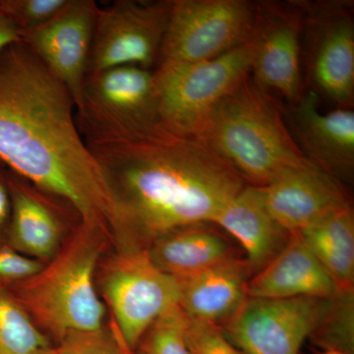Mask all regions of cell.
Instances as JSON below:
<instances>
[{
    "instance_id": "6da1fadb",
    "label": "cell",
    "mask_w": 354,
    "mask_h": 354,
    "mask_svg": "<svg viewBox=\"0 0 354 354\" xmlns=\"http://www.w3.org/2000/svg\"><path fill=\"white\" fill-rule=\"evenodd\" d=\"M0 160L116 243L113 195L77 127L73 97L23 41L0 53Z\"/></svg>"
},
{
    "instance_id": "7a4b0ae2",
    "label": "cell",
    "mask_w": 354,
    "mask_h": 354,
    "mask_svg": "<svg viewBox=\"0 0 354 354\" xmlns=\"http://www.w3.org/2000/svg\"><path fill=\"white\" fill-rule=\"evenodd\" d=\"M113 195L120 250H147L164 235L212 223L246 185L194 137L160 135L88 146Z\"/></svg>"
},
{
    "instance_id": "3957f363",
    "label": "cell",
    "mask_w": 354,
    "mask_h": 354,
    "mask_svg": "<svg viewBox=\"0 0 354 354\" xmlns=\"http://www.w3.org/2000/svg\"><path fill=\"white\" fill-rule=\"evenodd\" d=\"M195 138L256 187L308 162L288 131L281 101L251 76L212 111Z\"/></svg>"
},
{
    "instance_id": "277c9868",
    "label": "cell",
    "mask_w": 354,
    "mask_h": 354,
    "mask_svg": "<svg viewBox=\"0 0 354 354\" xmlns=\"http://www.w3.org/2000/svg\"><path fill=\"white\" fill-rule=\"evenodd\" d=\"M106 241L99 228L79 223L48 264L6 293L59 341L69 333L102 329L104 307L94 281Z\"/></svg>"
},
{
    "instance_id": "5b68a950",
    "label": "cell",
    "mask_w": 354,
    "mask_h": 354,
    "mask_svg": "<svg viewBox=\"0 0 354 354\" xmlns=\"http://www.w3.org/2000/svg\"><path fill=\"white\" fill-rule=\"evenodd\" d=\"M153 71L120 66L88 74L75 102L76 125L87 146L169 133L158 113Z\"/></svg>"
},
{
    "instance_id": "8992f818",
    "label": "cell",
    "mask_w": 354,
    "mask_h": 354,
    "mask_svg": "<svg viewBox=\"0 0 354 354\" xmlns=\"http://www.w3.org/2000/svg\"><path fill=\"white\" fill-rule=\"evenodd\" d=\"M253 53L252 37L212 59L158 64L153 87L165 129L195 138L212 111L250 76Z\"/></svg>"
},
{
    "instance_id": "52a82bcc",
    "label": "cell",
    "mask_w": 354,
    "mask_h": 354,
    "mask_svg": "<svg viewBox=\"0 0 354 354\" xmlns=\"http://www.w3.org/2000/svg\"><path fill=\"white\" fill-rule=\"evenodd\" d=\"M305 86L335 108L354 106L353 0H300Z\"/></svg>"
},
{
    "instance_id": "ba28073f",
    "label": "cell",
    "mask_w": 354,
    "mask_h": 354,
    "mask_svg": "<svg viewBox=\"0 0 354 354\" xmlns=\"http://www.w3.org/2000/svg\"><path fill=\"white\" fill-rule=\"evenodd\" d=\"M100 285L116 334L131 351L153 324L180 301L179 281L158 269L148 250L118 251L101 268Z\"/></svg>"
},
{
    "instance_id": "9c48e42d",
    "label": "cell",
    "mask_w": 354,
    "mask_h": 354,
    "mask_svg": "<svg viewBox=\"0 0 354 354\" xmlns=\"http://www.w3.org/2000/svg\"><path fill=\"white\" fill-rule=\"evenodd\" d=\"M257 17L258 1L174 0L158 65L225 55L252 38Z\"/></svg>"
},
{
    "instance_id": "30bf717a",
    "label": "cell",
    "mask_w": 354,
    "mask_h": 354,
    "mask_svg": "<svg viewBox=\"0 0 354 354\" xmlns=\"http://www.w3.org/2000/svg\"><path fill=\"white\" fill-rule=\"evenodd\" d=\"M172 3L174 0H116L99 6L87 75L120 66L155 69Z\"/></svg>"
},
{
    "instance_id": "8fae6325",
    "label": "cell",
    "mask_w": 354,
    "mask_h": 354,
    "mask_svg": "<svg viewBox=\"0 0 354 354\" xmlns=\"http://www.w3.org/2000/svg\"><path fill=\"white\" fill-rule=\"evenodd\" d=\"M302 31L300 0L258 1L250 76L263 90L281 95L286 102H297L307 90Z\"/></svg>"
},
{
    "instance_id": "7c38bea8",
    "label": "cell",
    "mask_w": 354,
    "mask_h": 354,
    "mask_svg": "<svg viewBox=\"0 0 354 354\" xmlns=\"http://www.w3.org/2000/svg\"><path fill=\"white\" fill-rule=\"evenodd\" d=\"M328 299L248 297L221 330L245 354H299L322 317Z\"/></svg>"
},
{
    "instance_id": "4fadbf2b",
    "label": "cell",
    "mask_w": 354,
    "mask_h": 354,
    "mask_svg": "<svg viewBox=\"0 0 354 354\" xmlns=\"http://www.w3.org/2000/svg\"><path fill=\"white\" fill-rule=\"evenodd\" d=\"M320 102L310 90L297 102H281L286 127L309 162L342 183H353V109L334 108L323 113Z\"/></svg>"
},
{
    "instance_id": "5bb4252c",
    "label": "cell",
    "mask_w": 354,
    "mask_h": 354,
    "mask_svg": "<svg viewBox=\"0 0 354 354\" xmlns=\"http://www.w3.org/2000/svg\"><path fill=\"white\" fill-rule=\"evenodd\" d=\"M99 6L94 0H69L48 23L20 35L21 41L68 88L74 102L87 77Z\"/></svg>"
},
{
    "instance_id": "9a60e30c",
    "label": "cell",
    "mask_w": 354,
    "mask_h": 354,
    "mask_svg": "<svg viewBox=\"0 0 354 354\" xmlns=\"http://www.w3.org/2000/svg\"><path fill=\"white\" fill-rule=\"evenodd\" d=\"M259 189L270 215L290 234L351 206L341 181L309 162L288 167Z\"/></svg>"
},
{
    "instance_id": "2e32d148",
    "label": "cell",
    "mask_w": 354,
    "mask_h": 354,
    "mask_svg": "<svg viewBox=\"0 0 354 354\" xmlns=\"http://www.w3.org/2000/svg\"><path fill=\"white\" fill-rule=\"evenodd\" d=\"M8 184L11 218L7 245L34 259H51L59 249L64 232L60 203L64 202L55 203L57 198L39 189L10 169Z\"/></svg>"
},
{
    "instance_id": "e0dca14e",
    "label": "cell",
    "mask_w": 354,
    "mask_h": 354,
    "mask_svg": "<svg viewBox=\"0 0 354 354\" xmlns=\"http://www.w3.org/2000/svg\"><path fill=\"white\" fill-rule=\"evenodd\" d=\"M337 286L327 270L297 234L247 286V295L265 299L330 298Z\"/></svg>"
},
{
    "instance_id": "ac0fdd59",
    "label": "cell",
    "mask_w": 354,
    "mask_h": 354,
    "mask_svg": "<svg viewBox=\"0 0 354 354\" xmlns=\"http://www.w3.org/2000/svg\"><path fill=\"white\" fill-rule=\"evenodd\" d=\"M244 258L225 261L206 271L180 279L179 307L192 320L223 327L246 301L252 277Z\"/></svg>"
},
{
    "instance_id": "d6986e66",
    "label": "cell",
    "mask_w": 354,
    "mask_h": 354,
    "mask_svg": "<svg viewBox=\"0 0 354 354\" xmlns=\"http://www.w3.org/2000/svg\"><path fill=\"white\" fill-rule=\"evenodd\" d=\"M212 223L241 244L252 274L269 264L291 236L270 215L259 187L248 184L218 212Z\"/></svg>"
},
{
    "instance_id": "ffe728a7",
    "label": "cell",
    "mask_w": 354,
    "mask_h": 354,
    "mask_svg": "<svg viewBox=\"0 0 354 354\" xmlns=\"http://www.w3.org/2000/svg\"><path fill=\"white\" fill-rule=\"evenodd\" d=\"M223 234L215 223H192L164 235L147 250L158 269L180 281L239 257Z\"/></svg>"
},
{
    "instance_id": "44dd1931",
    "label": "cell",
    "mask_w": 354,
    "mask_h": 354,
    "mask_svg": "<svg viewBox=\"0 0 354 354\" xmlns=\"http://www.w3.org/2000/svg\"><path fill=\"white\" fill-rule=\"evenodd\" d=\"M295 234L327 270L337 290H354L353 207L333 212Z\"/></svg>"
},
{
    "instance_id": "7402d4cb",
    "label": "cell",
    "mask_w": 354,
    "mask_h": 354,
    "mask_svg": "<svg viewBox=\"0 0 354 354\" xmlns=\"http://www.w3.org/2000/svg\"><path fill=\"white\" fill-rule=\"evenodd\" d=\"M309 339L324 351L353 354L354 290H337L328 299L325 311Z\"/></svg>"
},
{
    "instance_id": "603a6c76",
    "label": "cell",
    "mask_w": 354,
    "mask_h": 354,
    "mask_svg": "<svg viewBox=\"0 0 354 354\" xmlns=\"http://www.w3.org/2000/svg\"><path fill=\"white\" fill-rule=\"evenodd\" d=\"M50 348L31 317L12 297L0 290V354H32Z\"/></svg>"
},
{
    "instance_id": "cb8c5ba5",
    "label": "cell",
    "mask_w": 354,
    "mask_h": 354,
    "mask_svg": "<svg viewBox=\"0 0 354 354\" xmlns=\"http://www.w3.org/2000/svg\"><path fill=\"white\" fill-rule=\"evenodd\" d=\"M186 316L177 306L158 318L140 344L145 354H194L185 337Z\"/></svg>"
},
{
    "instance_id": "d4e9b609",
    "label": "cell",
    "mask_w": 354,
    "mask_h": 354,
    "mask_svg": "<svg viewBox=\"0 0 354 354\" xmlns=\"http://www.w3.org/2000/svg\"><path fill=\"white\" fill-rule=\"evenodd\" d=\"M69 0H0V15L10 21L21 32L48 23Z\"/></svg>"
},
{
    "instance_id": "484cf974",
    "label": "cell",
    "mask_w": 354,
    "mask_h": 354,
    "mask_svg": "<svg viewBox=\"0 0 354 354\" xmlns=\"http://www.w3.org/2000/svg\"><path fill=\"white\" fill-rule=\"evenodd\" d=\"M55 351L57 354H132L118 334L113 337L102 329L69 333L60 339Z\"/></svg>"
},
{
    "instance_id": "4316f807",
    "label": "cell",
    "mask_w": 354,
    "mask_h": 354,
    "mask_svg": "<svg viewBox=\"0 0 354 354\" xmlns=\"http://www.w3.org/2000/svg\"><path fill=\"white\" fill-rule=\"evenodd\" d=\"M185 337L194 354H245L236 348L218 326L186 317Z\"/></svg>"
},
{
    "instance_id": "83f0119b",
    "label": "cell",
    "mask_w": 354,
    "mask_h": 354,
    "mask_svg": "<svg viewBox=\"0 0 354 354\" xmlns=\"http://www.w3.org/2000/svg\"><path fill=\"white\" fill-rule=\"evenodd\" d=\"M43 266L41 261L29 257L7 244L0 245V290L7 292L13 286L36 274Z\"/></svg>"
},
{
    "instance_id": "f1b7e54d",
    "label": "cell",
    "mask_w": 354,
    "mask_h": 354,
    "mask_svg": "<svg viewBox=\"0 0 354 354\" xmlns=\"http://www.w3.org/2000/svg\"><path fill=\"white\" fill-rule=\"evenodd\" d=\"M8 171L0 160V245L7 243L11 218V196L8 184Z\"/></svg>"
},
{
    "instance_id": "f546056e",
    "label": "cell",
    "mask_w": 354,
    "mask_h": 354,
    "mask_svg": "<svg viewBox=\"0 0 354 354\" xmlns=\"http://www.w3.org/2000/svg\"><path fill=\"white\" fill-rule=\"evenodd\" d=\"M21 41L20 32L17 28L0 15V53L11 44Z\"/></svg>"
},
{
    "instance_id": "4dcf8cb0",
    "label": "cell",
    "mask_w": 354,
    "mask_h": 354,
    "mask_svg": "<svg viewBox=\"0 0 354 354\" xmlns=\"http://www.w3.org/2000/svg\"><path fill=\"white\" fill-rule=\"evenodd\" d=\"M32 354H57V353L55 349L46 348L39 349V351H35V353Z\"/></svg>"
},
{
    "instance_id": "1f68e13d",
    "label": "cell",
    "mask_w": 354,
    "mask_h": 354,
    "mask_svg": "<svg viewBox=\"0 0 354 354\" xmlns=\"http://www.w3.org/2000/svg\"><path fill=\"white\" fill-rule=\"evenodd\" d=\"M320 354H348L344 353H341V351H324V353Z\"/></svg>"
}]
</instances>
